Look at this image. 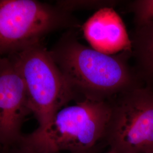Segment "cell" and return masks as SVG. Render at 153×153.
<instances>
[{"mask_svg":"<svg viewBox=\"0 0 153 153\" xmlns=\"http://www.w3.org/2000/svg\"><path fill=\"white\" fill-rule=\"evenodd\" d=\"M73 30L64 33L49 51L76 101H110L141 86L140 76L129 63L131 53H102L81 43Z\"/></svg>","mask_w":153,"mask_h":153,"instance_id":"obj_1","label":"cell"},{"mask_svg":"<svg viewBox=\"0 0 153 153\" xmlns=\"http://www.w3.org/2000/svg\"><path fill=\"white\" fill-rule=\"evenodd\" d=\"M111 113L110 101L82 99L60 109L44 129L26 135L47 151L94 153L97 143L104 140Z\"/></svg>","mask_w":153,"mask_h":153,"instance_id":"obj_2","label":"cell"},{"mask_svg":"<svg viewBox=\"0 0 153 153\" xmlns=\"http://www.w3.org/2000/svg\"><path fill=\"white\" fill-rule=\"evenodd\" d=\"M9 56L22 76L37 129L47 127L60 109L76 101V94L42 42Z\"/></svg>","mask_w":153,"mask_h":153,"instance_id":"obj_3","label":"cell"},{"mask_svg":"<svg viewBox=\"0 0 153 153\" xmlns=\"http://www.w3.org/2000/svg\"><path fill=\"white\" fill-rule=\"evenodd\" d=\"M70 13L35 0H0V57L42 42L57 30L79 28Z\"/></svg>","mask_w":153,"mask_h":153,"instance_id":"obj_4","label":"cell"},{"mask_svg":"<svg viewBox=\"0 0 153 153\" xmlns=\"http://www.w3.org/2000/svg\"><path fill=\"white\" fill-rule=\"evenodd\" d=\"M104 141L115 153H146L153 149V90L140 86L110 100Z\"/></svg>","mask_w":153,"mask_h":153,"instance_id":"obj_5","label":"cell"},{"mask_svg":"<svg viewBox=\"0 0 153 153\" xmlns=\"http://www.w3.org/2000/svg\"><path fill=\"white\" fill-rule=\"evenodd\" d=\"M32 114L22 76L9 56L0 57V152L19 141Z\"/></svg>","mask_w":153,"mask_h":153,"instance_id":"obj_6","label":"cell"},{"mask_svg":"<svg viewBox=\"0 0 153 153\" xmlns=\"http://www.w3.org/2000/svg\"><path fill=\"white\" fill-rule=\"evenodd\" d=\"M90 47L109 55L127 52L132 54V40L126 25L113 7L93 14L81 26Z\"/></svg>","mask_w":153,"mask_h":153,"instance_id":"obj_7","label":"cell"},{"mask_svg":"<svg viewBox=\"0 0 153 153\" xmlns=\"http://www.w3.org/2000/svg\"><path fill=\"white\" fill-rule=\"evenodd\" d=\"M132 40V55L136 59L141 78L153 80V21L136 30Z\"/></svg>","mask_w":153,"mask_h":153,"instance_id":"obj_8","label":"cell"},{"mask_svg":"<svg viewBox=\"0 0 153 153\" xmlns=\"http://www.w3.org/2000/svg\"><path fill=\"white\" fill-rule=\"evenodd\" d=\"M120 2L119 1H100V0H86V1H59L56 5L64 11L71 13L77 10L97 9V11L104 7H114Z\"/></svg>","mask_w":153,"mask_h":153,"instance_id":"obj_9","label":"cell"},{"mask_svg":"<svg viewBox=\"0 0 153 153\" xmlns=\"http://www.w3.org/2000/svg\"><path fill=\"white\" fill-rule=\"evenodd\" d=\"M129 9L134 14L137 27L153 21V0H136L131 2Z\"/></svg>","mask_w":153,"mask_h":153,"instance_id":"obj_10","label":"cell"},{"mask_svg":"<svg viewBox=\"0 0 153 153\" xmlns=\"http://www.w3.org/2000/svg\"><path fill=\"white\" fill-rule=\"evenodd\" d=\"M4 153H61L47 151L38 148L28 139L26 134H23L16 143L5 150Z\"/></svg>","mask_w":153,"mask_h":153,"instance_id":"obj_11","label":"cell"},{"mask_svg":"<svg viewBox=\"0 0 153 153\" xmlns=\"http://www.w3.org/2000/svg\"><path fill=\"white\" fill-rule=\"evenodd\" d=\"M95 153V152H94V153ZM115 153V152H113V151H112V150H110V149H109V150H108V152H105V153Z\"/></svg>","mask_w":153,"mask_h":153,"instance_id":"obj_12","label":"cell"},{"mask_svg":"<svg viewBox=\"0 0 153 153\" xmlns=\"http://www.w3.org/2000/svg\"><path fill=\"white\" fill-rule=\"evenodd\" d=\"M146 153H153V149H152V150H150V151H149V152Z\"/></svg>","mask_w":153,"mask_h":153,"instance_id":"obj_13","label":"cell"},{"mask_svg":"<svg viewBox=\"0 0 153 153\" xmlns=\"http://www.w3.org/2000/svg\"><path fill=\"white\" fill-rule=\"evenodd\" d=\"M0 153H3V152H0Z\"/></svg>","mask_w":153,"mask_h":153,"instance_id":"obj_14","label":"cell"},{"mask_svg":"<svg viewBox=\"0 0 153 153\" xmlns=\"http://www.w3.org/2000/svg\"><path fill=\"white\" fill-rule=\"evenodd\" d=\"M152 90H153V88H152Z\"/></svg>","mask_w":153,"mask_h":153,"instance_id":"obj_15","label":"cell"}]
</instances>
